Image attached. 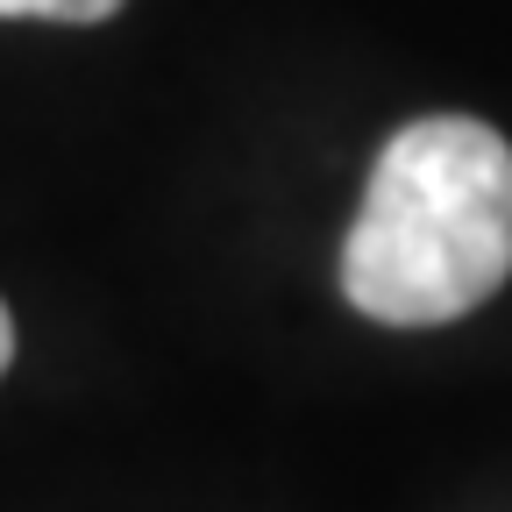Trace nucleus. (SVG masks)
<instances>
[{
    "mask_svg": "<svg viewBox=\"0 0 512 512\" xmlns=\"http://www.w3.org/2000/svg\"><path fill=\"white\" fill-rule=\"evenodd\" d=\"M15 363V320H8V306H0V370Z\"/></svg>",
    "mask_w": 512,
    "mask_h": 512,
    "instance_id": "3",
    "label": "nucleus"
},
{
    "mask_svg": "<svg viewBox=\"0 0 512 512\" xmlns=\"http://www.w3.org/2000/svg\"><path fill=\"white\" fill-rule=\"evenodd\" d=\"M0 15H29V22H107V15H121V0H0Z\"/></svg>",
    "mask_w": 512,
    "mask_h": 512,
    "instance_id": "2",
    "label": "nucleus"
},
{
    "mask_svg": "<svg viewBox=\"0 0 512 512\" xmlns=\"http://www.w3.org/2000/svg\"><path fill=\"white\" fill-rule=\"evenodd\" d=\"M505 278L512 143L470 114H427L399 128L342 242L349 306L384 328H441L477 313Z\"/></svg>",
    "mask_w": 512,
    "mask_h": 512,
    "instance_id": "1",
    "label": "nucleus"
}]
</instances>
